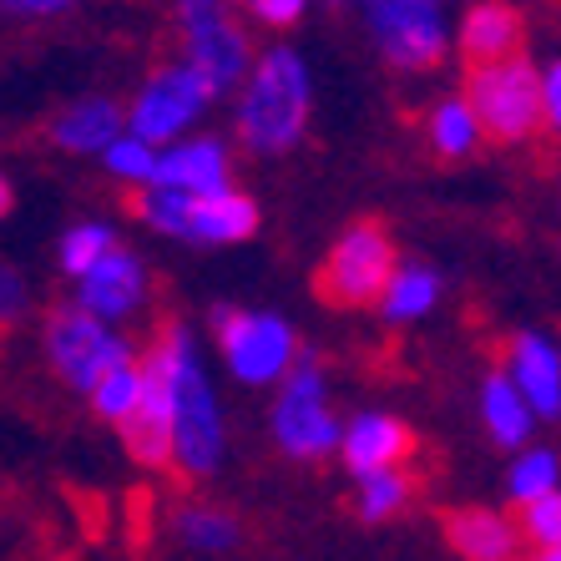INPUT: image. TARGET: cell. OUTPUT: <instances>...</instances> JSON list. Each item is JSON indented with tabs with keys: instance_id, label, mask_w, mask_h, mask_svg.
Listing matches in <instances>:
<instances>
[{
	"instance_id": "obj_10",
	"label": "cell",
	"mask_w": 561,
	"mask_h": 561,
	"mask_svg": "<svg viewBox=\"0 0 561 561\" xmlns=\"http://www.w3.org/2000/svg\"><path fill=\"white\" fill-rule=\"evenodd\" d=\"M213 87L203 71H193L187 61L178 66H162V71H152V81H147L142 92H137V102H131L127 112V127L131 137H142V142L162 147V142H178L187 131V122L203 117V106L213 102Z\"/></svg>"
},
{
	"instance_id": "obj_32",
	"label": "cell",
	"mask_w": 561,
	"mask_h": 561,
	"mask_svg": "<svg viewBox=\"0 0 561 561\" xmlns=\"http://www.w3.org/2000/svg\"><path fill=\"white\" fill-rule=\"evenodd\" d=\"M541 77H547V127L561 131V61H551Z\"/></svg>"
},
{
	"instance_id": "obj_2",
	"label": "cell",
	"mask_w": 561,
	"mask_h": 561,
	"mask_svg": "<svg viewBox=\"0 0 561 561\" xmlns=\"http://www.w3.org/2000/svg\"><path fill=\"white\" fill-rule=\"evenodd\" d=\"M309 127V71L288 46L263 51L253 66L243 102H238V137L253 152H288Z\"/></svg>"
},
{
	"instance_id": "obj_9",
	"label": "cell",
	"mask_w": 561,
	"mask_h": 561,
	"mask_svg": "<svg viewBox=\"0 0 561 561\" xmlns=\"http://www.w3.org/2000/svg\"><path fill=\"white\" fill-rule=\"evenodd\" d=\"M178 21H183V61L203 71L218 96L253 77L249 36L233 21L228 0H178Z\"/></svg>"
},
{
	"instance_id": "obj_25",
	"label": "cell",
	"mask_w": 561,
	"mask_h": 561,
	"mask_svg": "<svg viewBox=\"0 0 561 561\" xmlns=\"http://www.w3.org/2000/svg\"><path fill=\"white\" fill-rule=\"evenodd\" d=\"M142 390H147V375H142V359H131V365L112 369V375L96 385L87 400H92V415L102 420V425H127L131 415H137V405H142Z\"/></svg>"
},
{
	"instance_id": "obj_19",
	"label": "cell",
	"mask_w": 561,
	"mask_h": 561,
	"mask_svg": "<svg viewBox=\"0 0 561 561\" xmlns=\"http://www.w3.org/2000/svg\"><path fill=\"white\" fill-rule=\"evenodd\" d=\"M536 420L541 415H536L531 400L516 390V379H511L506 369H491V375L481 379V425L496 445H506V450H526Z\"/></svg>"
},
{
	"instance_id": "obj_21",
	"label": "cell",
	"mask_w": 561,
	"mask_h": 561,
	"mask_svg": "<svg viewBox=\"0 0 561 561\" xmlns=\"http://www.w3.org/2000/svg\"><path fill=\"white\" fill-rule=\"evenodd\" d=\"M172 536H178V547L197 551V557H222V551L243 547V522L213 501H183L172 511Z\"/></svg>"
},
{
	"instance_id": "obj_12",
	"label": "cell",
	"mask_w": 561,
	"mask_h": 561,
	"mask_svg": "<svg viewBox=\"0 0 561 561\" xmlns=\"http://www.w3.org/2000/svg\"><path fill=\"white\" fill-rule=\"evenodd\" d=\"M142 375V405L122 425V440H127V456L142 470H172V354L162 344V334L147 344Z\"/></svg>"
},
{
	"instance_id": "obj_16",
	"label": "cell",
	"mask_w": 561,
	"mask_h": 561,
	"mask_svg": "<svg viewBox=\"0 0 561 561\" xmlns=\"http://www.w3.org/2000/svg\"><path fill=\"white\" fill-rule=\"evenodd\" d=\"M77 304L96 319H127L147 304V268L137 253L117 249L77 284Z\"/></svg>"
},
{
	"instance_id": "obj_1",
	"label": "cell",
	"mask_w": 561,
	"mask_h": 561,
	"mask_svg": "<svg viewBox=\"0 0 561 561\" xmlns=\"http://www.w3.org/2000/svg\"><path fill=\"white\" fill-rule=\"evenodd\" d=\"M162 344L172 354V476L178 481H208L222 466V410L213 375L197 354V340L187 324H162Z\"/></svg>"
},
{
	"instance_id": "obj_24",
	"label": "cell",
	"mask_w": 561,
	"mask_h": 561,
	"mask_svg": "<svg viewBox=\"0 0 561 561\" xmlns=\"http://www.w3.org/2000/svg\"><path fill=\"white\" fill-rule=\"evenodd\" d=\"M415 491H420V481L410 476V470H385V476H365V481L354 485V511H359V522H365V526L394 522L400 511H410Z\"/></svg>"
},
{
	"instance_id": "obj_30",
	"label": "cell",
	"mask_w": 561,
	"mask_h": 561,
	"mask_svg": "<svg viewBox=\"0 0 561 561\" xmlns=\"http://www.w3.org/2000/svg\"><path fill=\"white\" fill-rule=\"evenodd\" d=\"M304 5H309V0H249V11L259 15L263 26H274V31L294 26V21L304 15Z\"/></svg>"
},
{
	"instance_id": "obj_6",
	"label": "cell",
	"mask_w": 561,
	"mask_h": 561,
	"mask_svg": "<svg viewBox=\"0 0 561 561\" xmlns=\"http://www.w3.org/2000/svg\"><path fill=\"white\" fill-rule=\"evenodd\" d=\"M268 431H274L278 450H284L288 460H304V466L340 456L344 420L329 405V379H324L319 354H299V365L288 369V379L278 385Z\"/></svg>"
},
{
	"instance_id": "obj_31",
	"label": "cell",
	"mask_w": 561,
	"mask_h": 561,
	"mask_svg": "<svg viewBox=\"0 0 561 561\" xmlns=\"http://www.w3.org/2000/svg\"><path fill=\"white\" fill-rule=\"evenodd\" d=\"M77 0H5V11L21 15V21H41V15H56V11H71Z\"/></svg>"
},
{
	"instance_id": "obj_4",
	"label": "cell",
	"mask_w": 561,
	"mask_h": 561,
	"mask_svg": "<svg viewBox=\"0 0 561 561\" xmlns=\"http://www.w3.org/2000/svg\"><path fill=\"white\" fill-rule=\"evenodd\" d=\"M400 274V253H394V238L379 218H359L340 233V243L329 249V259L319 263L313 274V294L329 304V309H369L385 299V288Z\"/></svg>"
},
{
	"instance_id": "obj_14",
	"label": "cell",
	"mask_w": 561,
	"mask_h": 561,
	"mask_svg": "<svg viewBox=\"0 0 561 561\" xmlns=\"http://www.w3.org/2000/svg\"><path fill=\"white\" fill-rule=\"evenodd\" d=\"M440 536L460 561H526L531 551L522 522L501 506H450L440 516Z\"/></svg>"
},
{
	"instance_id": "obj_13",
	"label": "cell",
	"mask_w": 561,
	"mask_h": 561,
	"mask_svg": "<svg viewBox=\"0 0 561 561\" xmlns=\"http://www.w3.org/2000/svg\"><path fill=\"white\" fill-rule=\"evenodd\" d=\"M415 450L420 440L405 420L390 415V410H365L344 425L340 460L354 481H365V476H385V470H410Z\"/></svg>"
},
{
	"instance_id": "obj_5",
	"label": "cell",
	"mask_w": 561,
	"mask_h": 561,
	"mask_svg": "<svg viewBox=\"0 0 561 561\" xmlns=\"http://www.w3.org/2000/svg\"><path fill=\"white\" fill-rule=\"evenodd\" d=\"M466 102L491 142L516 147V142H526V137H536V127L547 122V77H541L526 56L470 66Z\"/></svg>"
},
{
	"instance_id": "obj_33",
	"label": "cell",
	"mask_w": 561,
	"mask_h": 561,
	"mask_svg": "<svg viewBox=\"0 0 561 561\" xmlns=\"http://www.w3.org/2000/svg\"><path fill=\"white\" fill-rule=\"evenodd\" d=\"M5 319H21V278H15V268H5Z\"/></svg>"
},
{
	"instance_id": "obj_26",
	"label": "cell",
	"mask_w": 561,
	"mask_h": 561,
	"mask_svg": "<svg viewBox=\"0 0 561 561\" xmlns=\"http://www.w3.org/2000/svg\"><path fill=\"white\" fill-rule=\"evenodd\" d=\"M481 137L485 131H481V122H476V112H470L466 96H450V102H440L431 112V142H435L440 157H466Z\"/></svg>"
},
{
	"instance_id": "obj_28",
	"label": "cell",
	"mask_w": 561,
	"mask_h": 561,
	"mask_svg": "<svg viewBox=\"0 0 561 561\" xmlns=\"http://www.w3.org/2000/svg\"><path fill=\"white\" fill-rule=\"evenodd\" d=\"M157 147L152 142H142V137H122V142H112L102 152V162L117 178H127V183H142V187H152L157 183Z\"/></svg>"
},
{
	"instance_id": "obj_23",
	"label": "cell",
	"mask_w": 561,
	"mask_h": 561,
	"mask_svg": "<svg viewBox=\"0 0 561 561\" xmlns=\"http://www.w3.org/2000/svg\"><path fill=\"white\" fill-rule=\"evenodd\" d=\"M551 491H561V456L557 450H547V445H526V450H516V460H511V470H506V501L511 506H531V501L551 496Z\"/></svg>"
},
{
	"instance_id": "obj_8",
	"label": "cell",
	"mask_w": 561,
	"mask_h": 561,
	"mask_svg": "<svg viewBox=\"0 0 561 561\" xmlns=\"http://www.w3.org/2000/svg\"><path fill=\"white\" fill-rule=\"evenodd\" d=\"M213 334H218L222 365L238 385H284L288 369L299 365V334L278 313H249L233 304H218Z\"/></svg>"
},
{
	"instance_id": "obj_34",
	"label": "cell",
	"mask_w": 561,
	"mask_h": 561,
	"mask_svg": "<svg viewBox=\"0 0 561 561\" xmlns=\"http://www.w3.org/2000/svg\"><path fill=\"white\" fill-rule=\"evenodd\" d=\"M526 561H561V547H531Z\"/></svg>"
},
{
	"instance_id": "obj_29",
	"label": "cell",
	"mask_w": 561,
	"mask_h": 561,
	"mask_svg": "<svg viewBox=\"0 0 561 561\" xmlns=\"http://www.w3.org/2000/svg\"><path fill=\"white\" fill-rule=\"evenodd\" d=\"M516 522H522V531H526L531 547H561V491H551V496L522 506L516 511Z\"/></svg>"
},
{
	"instance_id": "obj_7",
	"label": "cell",
	"mask_w": 561,
	"mask_h": 561,
	"mask_svg": "<svg viewBox=\"0 0 561 561\" xmlns=\"http://www.w3.org/2000/svg\"><path fill=\"white\" fill-rule=\"evenodd\" d=\"M131 359H137V350L127 334H117L81 304H61L46 313V365L71 394H92L112 369L131 365Z\"/></svg>"
},
{
	"instance_id": "obj_3",
	"label": "cell",
	"mask_w": 561,
	"mask_h": 561,
	"mask_svg": "<svg viewBox=\"0 0 561 561\" xmlns=\"http://www.w3.org/2000/svg\"><path fill=\"white\" fill-rule=\"evenodd\" d=\"M131 213L168 238H183V243H243V238L259 233V203L238 187H222V193H183V187H142L131 197Z\"/></svg>"
},
{
	"instance_id": "obj_20",
	"label": "cell",
	"mask_w": 561,
	"mask_h": 561,
	"mask_svg": "<svg viewBox=\"0 0 561 561\" xmlns=\"http://www.w3.org/2000/svg\"><path fill=\"white\" fill-rule=\"evenodd\" d=\"M122 127H127V112L117 102L87 96V102H71L51 122V142L61 152H106L112 142H122Z\"/></svg>"
},
{
	"instance_id": "obj_22",
	"label": "cell",
	"mask_w": 561,
	"mask_h": 561,
	"mask_svg": "<svg viewBox=\"0 0 561 561\" xmlns=\"http://www.w3.org/2000/svg\"><path fill=\"white\" fill-rule=\"evenodd\" d=\"M435 299H440V278H435V268H425V263H400V274H394V284L385 288V299H379V319L385 324H415V319H425V313L435 309Z\"/></svg>"
},
{
	"instance_id": "obj_18",
	"label": "cell",
	"mask_w": 561,
	"mask_h": 561,
	"mask_svg": "<svg viewBox=\"0 0 561 561\" xmlns=\"http://www.w3.org/2000/svg\"><path fill=\"white\" fill-rule=\"evenodd\" d=\"M157 187H183V193H222L228 187V147L218 137H193V142H172L157 157Z\"/></svg>"
},
{
	"instance_id": "obj_11",
	"label": "cell",
	"mask_w": 561,
	"mask_h": 561,
	"mask_svg": "<svg viewBox=\"0 0 561 561\" xmlns=\"http://www.w3.org/2000/svg\"><path fill=\"white\" fill-rule=\"evenodd\" d=\"M365 21L379 56L400 71H431L445 56V26L435 0H365Z\"/></svg>"
},
{
	"instance_id": "obj_15",
	"label": "cell",
	"mask_w": 561,
	"mask_h": 561,
	"mask_svg": "<svg viewBox=\"0 0 561 561\" xmlns=\"http://www.w3.org/2000/svg\"><path fill=\"white\" fill-rule=\"evenodd\" d=\"M506 375L516 379V390L531 400V410L541 420H561V350L536 334L522 329L506 340Z\"/></svg>"
},
{
	"instance_id": "obj_27",
	"label": "cell",
	"mask_w": 561,
	"mask_h": 561,
	"mask_svg": "<svg viewBox=\"0 0 561 561\" xmlns=\"http://www.w3.org/2000/svg\"><path fill=\"white\" fill-rule=\"evenodd\" d=\"M106 253H117L112 228H102V222H81V228H71V233L61 238V274L81 284V278L92 274Z\"/></svg>"
},
{
	"instance_id": "obj_17",
	"label": "cell",
	"mask_w": 561,
	"mask_h": 561,
	"mask_svg": "<svg viewBox=\"0 0 561 561\" xmlns=\"http://www.w3.org/2000/svg\"><path fill=\"white\" fill-rule=\"evenodd\" d=\"M522 11L506 5V0H481L466 11V26H460V56L466 66H491V61H511L522 56Z\"/></svg>"
}]
</instances>
